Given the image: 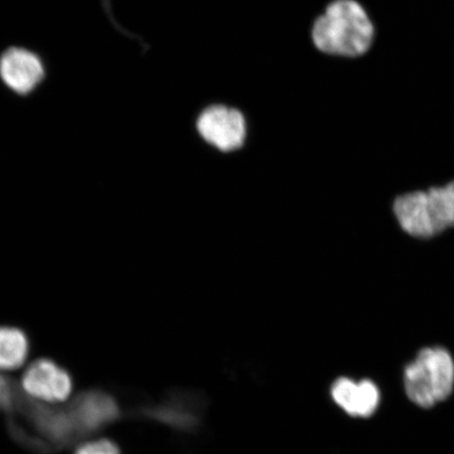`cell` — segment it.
<instances>
[{
    "instance_id": "cell-11",
    "label": "cell",
    "mask_w": 454,
    "mask_h": 454,
    "mask_svg": "<svg viewBox=\"0 0 454 454\" xmlns=\"http://www.w3.org/2000/svg\"><path fill=\"white\" fill-rule=\"evenodd\" d=\"M75 454H121L118 447L109 440H98L79 447Z\"/></svg>"
},
{
    "instance_id": "cell-1",
    "label": "cell",
    "mask_w": 454,
    "mask_h": 454,
    "mask_svg": "<svg viewBox=\"0 0 454 454\" xmlns=\"http://www.w3.org/2000/svg\"><path fill=\"white\" fill-rule=\"evenodd\" d=\"M376 27L357 0H333L310 27V41L317 52L342 59H356L372 50Z\"/></svg>"
},
{
    "instance_id": "cell-3",
    "label": "cell",
    "mask_w": 454,
    "mask_h": 454,
    "mask_svg": "<svg viewBox=\"0 0 454 454\" xmlns=\"http://www.w3.org/2000/svg\"><path fill=\"white\" fill-rule=\"evenodd\" d=\"M407 396L419 407L430 408L444 401L454 386V362L444 348H424L407 365L404 373Z\"/></svg>"
},
{
    "instance_id": "cell-12",
    "label": "cell",
    "mask_w": 454,
    "mask_h": 454,
    "mask_svg": "<svg viewBox=\"0 0 454 454\" xmlns=\"http://www.w3.org/2000/svg\"><path fill=\"white\" fill-rule=\"evenodd\" d=\"M11 385H12V382H9V380H5L2 377V374H0V406H5L10 394Z\"/></svg>"
},
{
    "instance_id": "cell-8",
    "label": "cell",
    "mask_w": 454,
    "mask_h": 454,
    "mask_svg": "<svg viewBox=\"0 0 454 454\" xmlns=\"http://www.w3.org/2000/svg\"><path fill=\"white\" fill-rule=\"evenodd\" d=\"M331 394L340 410L355 418L372 416L380 403L379 388L369 380L356 382L348 378H340L333 384Z\"/></svg>"
},
{
    "instance_id": "cell-5",
    "label": "cell",
    "mask_w": 454,
    "mask_h": 454,
    "mask_svg": "<svg viewBox=\"0 0 454 454\" xmlns=\"http://www.w3.org/2000/svg\"><path fill=\"white\" fill-rule=\"evenodd\" d=\"M73 380L56 362L38 359L28 365L21 378V390L39 402L59 403L70 396Z\"/></svg>"
},
{
    "instance_id": "cell-4",
    "label": "cell",
    "mask_w": 454,
    "mask_h": 454,
    "mask_svg": "<svg viewBox=\"0 0 454 454\" xmlns=\"http://www.w3.org/2000/svg\"><path fill=\"white\" fill-rule=\"evenodd\" d=\"M196 129L207 145L221 153H234L247 144L248 126L244 113L236 106L214 104L199 114Z\"/></svg>"
},
{
    "instance_id": "cell-10",
    "label": "cell",
    "mask_w": 454,
    "mask_h": 454,
    "mask_svg": "<svg viewBox=\"0 0 454 454\" xmlns=\"http://www.w3.org/2000/svg\"><path fill=\"white\" fill-rule=\"evenodd\" d=\"M30 340L19 327L0 325V371H15L25 364Z\"/></svg>"
},
{
    "instance_id": "cell-6",
    "label": "cell",
    "mask_w": 454,
    "mask_h": 454,
    "mask_svg": "<svg viewBox=\"0 0 454 454\" xmlns=\"http://www.w3.org/2000/svg\"><path fill=\"white\" fill-rule=\"evenodd\" d=\"M44 77V67L39 57L24 48H11L0 57V78L14 93L33 92Z\"/></svg>"
},
{
    "instance_id": "cell-2",
    "label": "cell",
    "mask_w": 454,
    "mask_h": 454,
    "mask_svg": "<svg viewBox=\"0 0 454 454\" xmlns=\"http://www.w3.org/2000/svg\"><path fill=\"white\" fill-rule=\"evenodd\" d=\"M394 212L407 234L431 238L454 226V181L395 199Z\"/></svg>"
},
{
    "instance_id": "cell-9",
    "label": "cell",
    "mask_w": 454,
    "mask_h": 454,
    "mask_svg": "<svg viewBox=\"0 0 454 454\" xmlns=\"http://www.w3.org/2000/svg\"><path fill=\"white\" fill-rule=\"evenodd\" d=\"M147 416L181 431H192L201 423L203 402L200 397L176 394L158 405L147 408Z\"/></svg>"
},
{
    "instance_id": "cell-7",
    "label": "cell",
    "mask_w": 454,
    "mask_h": 454,
    "mask_svg": "<svg viewBox=\"0 0 454 454\" xmlns=\"http://www.w3.org/2000/svg\"><path fill=\"white\" fill-rule=\"evenodd\" d=\"M69 405L84 435L105 428L116 421L119 416L117 402L101 390L85 391L78 395Z\"/></svg>"
}]
</instances>
